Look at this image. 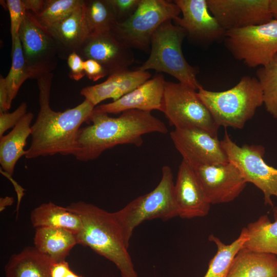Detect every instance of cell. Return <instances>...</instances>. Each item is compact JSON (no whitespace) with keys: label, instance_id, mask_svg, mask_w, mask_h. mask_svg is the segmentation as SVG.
Here are the masks:
<instances>
[{"label":"cell","instance_id":"6da1fadb","mask_svg":"<svg viewBox=\"0 0 277 277\" xmlns=\"http://www.w3.org/2000/svg\"><path fill=\"white\" fill-rule=\"evenodd\" d=\"M52 77L53 73H50L37 79L39 110L31 125V142L25 155L28 159L56 154L74 156L78 149V131L88 122L95 108L85 99L64 112L52 110L49 105Z\"/></svg>","mask_w":277,"mask_h":277},{"label":"cell","instance_id":"7a4b0ae2","mask_svg":"<svg viewBox=\"0 0 277 277\" xmlns=\"http://www.w3.org/2000/svg\"><path fill=\"white\" fill-rule=\"evenodd\" d=\"M88 122L91 124L81 128L77 138L76 160L87 162L97 159L108 149L118 145L141 146L143 136L156 132L168 133L165 124L151 112L129 110L118 117L93 110Z\"/></svg>","mask_w":277,"mask_h":277},{"label":"cell","instance_id":"3957f363","mask_svg":"<svg viewBox=\"0 0 277 277\" xmlns=\"http://www.w3.org/2000/svg\"><path fill=\"white\" fill-rule=\"evenodd\" d=\"M76 213L82 222L76 234L77 244L90 248L115 264L122 277H138L121 228L113 214L83 201L67 207Z\"/></svg>","mask_w":277,"mask_h":277},{"label":"cell","instance_id":"277c9868","mask_svg":"<svg viewBox=\"0 0 277 277\" xmlns=\"http://www.w3.org/2000/svg\"><path fill=\"white\" fill-rule=\"evenodd\" d=\"M197 94L219 127L242 129L264 104L259 82L248 75L228 90L216 92L201 87Z\"/></svg>","mask_w":277,"mask_h":277},{"label":"cell","instance_id":"5b68a950","mask_svg":"<svg viewBox=\"0 0 277 277\" xmlns=\"http://www.w3.org/2000/svg\"><path fill=\"white\" fill-rule=\"evenodd\" d=\"M186 36L185 30L173 24L172 20L165 22L152 37L149 57L136 69L168 73L179 83L197 91L202 87L196 78L198 69L187 62L182 50Z\"/></svg>","mask_w":277,"mask_h":277},{"label":"cell","instance_id":"8992f818","mask_svg":"<svg viewBox=\"0 0 277 277\" xmlns=\"http://www.w3.org/2000/svg\"><path fill=\"white\" fill-rule=\"evenodd\" d=\"M171 168L169 166H164L161 181L152 191L136 197L121 209L113 212L129 246L134 230L143 222L155 219L166 221L179 216Z\"/></svg>","mask_w":277,"mask_h":277},{"label":"cell","instance_id":"52a82bcc","mask_svg":"<svg viewBox=\"0 0 277 277\" xmlns=\"http://www.w3.org/2000/svg\"><path fill=\"white\" fill-rule=\"evenodd\" d=\"M181 13L173 1L141 0L135 12L127 20L117 22L111 31L130 48L148 53L152 37L158 28Z\"/></svg>","mask_w":277,"mask_h":277},{"label":"cell","instance_id":"ba28073f","mask_svg":"<svg viewBox=\"0 0 277 277\" xmlns=\"http://www.w3.org/2000/svg\"><path fill=\"white\" fill-rule=\"evenodd\" d=\"M162 112L175 129L197 128L217 137L219 127L196 90L188 86L166 81Z\"/></svg>","mask_w":277,"mask_h":277},{"label":"cell","instance_id":"9c48e42d","mask_svg":"<svg viewBox=\"0 0 277 277\" xmlns=\"http://www.w3.org/2000/svg\"><path fill=\"white\" fill-rule=\"evenodd\" d=\"M223 41L233 57L248 67L264 66L277 54V19L226 31Z\"/></svg>","mask_w":277,"mask_h":277},{"label":"cell","instance_id":"30bf717a","mask_svg":"<svg viewBox=\"0 0 277 277\" xmlns=\"http://www.w3.org/2000/svg\"><path fill=\"white\" fill-rule=\"evenodd\" d=\"M221 143L229 162L236 166L247 183L254 184L263 192L265 205L273 207L271 197H277V169L264 161L265 148L247 144L240 147L226 131Z\"/></svg>","mask_w":277,"mask_h":277},{"label":"cell","instance_id":"8fae6325","mask_svg":"<svg viewBox=\"0 0 277 277\" xmlns=\"http://www.w3.org/2000/svg\"><path fill=\"white\" fill-rule=\"evenodd\" d=\"M25 62L30 78L52 73L56 67L58 51L48 31L27 10L18 31Z\"/></svg>","mask_w":277,"mask_h":277},{"label":"cell","instance_id":"7c38bea8","mask_svg":"<svg viewBox=\"0 0 277 277\" xmlns=\"http://www.w3.org/2000/svg\"><path fill=\"white\" fill-rule=\"evenodd\" d=\"M170 136L183 160L191 166L229 162L221 141L206 131L194 127L174 129Z\"/></svg>","mask_w":277,"mask_h":277},{"label":"cell","instance_id":"4fadbf2b","mask_svg":"<svg viewBox=\"0 0 277 277\" xmlns=\"http://www.w3.org/2000/svg\"><path fill=\"white\" fill-rule=\"evenodd\" d=\"M211 14L226 31L263 24L273 19L270 0H207Z\"/></svg>","mask_w":277,"mask_h":277},{"label":"cell","instance_id":"5bb4252c","mask_svg":"<svg viewBox=\"0 0 277 277\" xmlns=\"http://www.w3.org/2000/svg\"><path fill=\"white\" fill-rule=\"evenodd\" d=\"M182 14L173 19L190 40L203 46L224 41L226 31L210 12L207 0H175Z\"/></svg>","mask_w":277,"mask_h":277},{"label":"cell","instance_id":"9a60e30c","mask_svg":"<svg viewBox=\"0 0 277 277\" xmlns=\"http://www.w3.org/2000/svg\"><path fill=\"white\" fill-rule=\"evenodd\" d=\"M191 167L211 204L226 203L234 200L247 183L236 166L229 162Z\"/></svg>","mask_w":277,"mask_h":277},{"label":"cell","instance_id":"2e32d148","mask_svg":"<svg viewBox=\"0 0 277 277\" xmlns=\"http://www.w3.org/2000/svg\"><path fill=\"white\" fill-rule=\"evenodd\" d=\"M76 53L84 61L91 59L98 62L108 75L128 69L135 61L132 49L111 31L89 35Z\"/></svg>","mask_w":277,"mask_h":277},{"label":"cell","instance_id":"e0dca14e","mask_svg":"<svg viewBox=\"0 0 277 277\" xmlns=\"http://www.w3.org/2000/svg\"><path fill=\"white\" fill-rule=\"evenodd\" d=\"M174 193L181 218L204 217L208 214L211 204L193 169L184 160L179 167Z\"/></svg>","mask_w":277,"mask_h":277},{"label":"cell","instance_id":"ac0fdd59","mask_svg":"<svg viewBox=\"0 0 277 277\" xmlns=\"http://www.w3.org/2000/svg\"><path fill=\"white\" fill-rule=\"evenodd\" d=\"M165 82L163 75L157 74L117 100L95 106L94 110L107 114L133 109L162 112Z\"/></svg>","mask_w":277,"mask_h":277},{"label":"cell","instance_id":"d6986e66","mask_svg":"<svg viewBox=\"0 0 277 277\" xmlns=\"http://www.w3.org/2000/svg\"><path fill=\"white\" fill-rule=\"evenodd\" d=\"M151 75L147 71L137 69L118 71L100 84L83 88L80 93L95 107L108 98L117 100L149 80Z\"/></svg>","mask_w":277,"mask_h":277},{"label":"cell","instance_id":"ffe728a7","mask_svg":"<svg viewBox=\"0 0 277 277\" xmlns=\"http://www.w3.org/2000/svg\"><path fill=\"white\" fill-rule=\"evenodd\" d=\"M83 5L64 19L44 27L56 45L59 58L67 60L70 54L77 51L89 35Z\"/></svg>","mask_w":277,"mask_h":277},{"label":"cell","instance_id":"44dd1931","mask_svg":"<svg viewBox=\"0 0 277 277\" xmlns=\"http://www.w3.org/2000/svg\"><path fill=\"white\" fill-rule=\"evenodd\" d=\"M33 114L27 113L7 134L0 137V164L5 175H13L16 164L25 156L27 140L31 134Z\"/></svg>","mask_w":277,"mask_h":277},{"label":"cell","instance_id":"7402d4cb","mask_svg":"<svg viewBox=\"0 0 277 277\" xmlns=\"http://www.w3.org/2000/svg\"><path fill=\"white\" fill-rule=\"evenodd\" d=\"M227 277H277V255L242 248L232 261Z\"/></svg>","mask_w":277,"mask_h":277},{"label":"cell","instance_id":"603a6c76","mask_svg":"<svg viewBox=\"0 0 277 277\" xmlns=\"http://www.w3.org/2000/svg\"><path fill=\"white\" fill-rule=\"evenodd\" d=\"M54 262L34 247H27L20 252L11 256L5 267V276L51 277L50 269Z\"/></svg>","mask_w":277,"mask_h":277},{"label":"cell","instance_id":"cb8c5ba5","mask_svg":"<svg viewBox=\"0 0 277 277\" xmlns=\"http://www.w3.org/2000/svg\"><path fill=\"white\" fill-rule=\"evenodd\" d=\"M76 244V235L68 230L51 227L35 229L34 247L55 262L65 261Z\"/></svg>","mask_w":277,"mask_h":277},{"label":"cell","instance_id":"d4e9b609","mask_svg":"<svg viewBox=\"0 0 277 277\" xmlns=\"http://www.w3.org/2000/svg\"><path fill=\"white\" fill-rule=\"evenodd\" d=\"M30 221L35 228H61L75 235L82 228V220L78 214L51 202L42 204L34 208L30 213Z\"/></svg>","mask_w":277,"mask_h":277},{"label":"cell","instance_id":"484cf974","mask_svg":"<svg viewBox=\"0 0 277 277\" xmlns=\"http://www.w3.org/2000/svg\"><path fill=\"white\" fill-rule=\"evenodd\" d=\"M272 210L273 222L267 215H263L247 225L248 239L242 248L277 255V206L273 207Z\"/></svg>","mask_w":277,"mask_h":277},{"label":"cell","instance_id":"4316f807","mask_svg":"<svg viewBox=\"0 0 277 277\" xmlns=\"http://www.w3.org/2000/svg\"><path fill=\"white\" fill-rule=\"evenodd\" d=\"M247 239L246 227L242 229L239 236L229 245L224 244L217 237L211 234L208 240L214 243L217 251L210 260L208 269L203 277H227L233 258L243 247Z\"/></svg>","mask_w":277,"mask_h":277},{"label":"cell","instance_id":"83f0119b","mask_svg":"<svg viewBox=\"0 0 277 277\" xmlns=\"http://www.w3.org/2000/svg\"><path fill=\"white\" fill-rule=\"evenodd\" d=\"M83 7L89 35L111 31L117 23L110 0H84Z\"/></svg>","mask_w":277,"mask_h":277},{"label":"cell","instance_id":"f1b7e54d","mask_svg":"<svg viewBox=\"0 0 277 277\" xmlns=\"http://www.w3.org/2000/svg\"><path fill=\"white\" fill-rule=\"evenodd\" d=\"M256 74L262 90L266 109L277 118V54L268 63L260 67Z\"/></svg>","mask_w":277,"mask_h":277},{"label":"cell","instance_id":"f546056e","mask_svg":"<svg viewBox=\"0 0 277 277\" xmlns=\"http://www.w3.org/2000/svg\"><path fill=\"white\" fill-rule=\"evenodd\" d=\"M30 78L29 72L26 65L18 35L12 46V64L9 73L5 78L6 88L10 107L21 85Z\"/></svg>","mask_w":277,"mask_h":277},{"label":"cell","instance_id":"4dcf8cb0","mask_svg":"<svg viewBox=\"0 0 277 277\" xmlns=\"http://www.w3.org/2000/svg\"><path fill=\"white\" fill-rule=\"evenodd\" d=\"M84 0H45L41 12L34 15L43 27L60 22L81 6Z\"/></svg>","mask_w":277,"mask_h":277},{"label":"cell","instance_id":"1f68e13d","mask_svg":"<svg viewBox=\"0 0 277 277\" xmlns=\"http://www.w3.org/2000/svg\"><path fill=\"white\" fill-rule=\"evenodd\" d=\"M6 6L10 15V33L13 46L18 35V31L25 17L27 10L22 0H7Z\"/></svg>","mask_w":277,"mask_h":277},{"label":"cell","instance_id":"d6a6232c","mask_svg":"<svg viewBox=\"0 0 277 277\" xmlns=\"http://www.w3.org/2000/svg\"><path fill=\"white\" fill-rule=\"evenodd\" d=\"M27 105L22 103L17 108L11 113H0V137L10 128H13L27 113Z\"/></svg>","mask_w":277,"mask_h":277},{"label":"cell","instance_id":"836d02e7","mask_svg":"<svg viewBox=\"0 0 277 277\" xmlns=\"http://www.w3.org/2000/svg\"><path fill=\"white\" fill-rule=\"evenodd\" d=\"M141 0H110L116 21L123 22L128 19L136 10Z\"/></svg>","mask_w":277,"mask_h":277},{"label":"cell","instance_id":"e575fe53","mask_svg":"<svg viewBox=\"0 0 277 277\" xmlns=\"http://www.w3.org/2000/svg\"><path fill=\"white\" fill-rule=\"evenodd\" d=\"M67 60L70 69V77L75 81L80 80L85 75L84 69V61L76 52L70 54Z\"/></svg>","mask_w":277,"mask_h":277},{"label":"cell","instance_id":"d590c367","mask_svg":"<svg viewBox=\"0 0 277 277\" xmlns=\"http://www.w3.org/2000/svg\"><path fill=\"white\" fill-rule=\"evenodd\" d=\"M85 75L90 80L95 82L108 75L105 69L97 61L88 59L84 61Z\"/></svg>","mask_w":277,"mask_h":277},{"label":"cell","instance_id":"8d00e7d4","mask_svg":"<svg viewBox=\"0 0 277 277\" xmlns=\"http://www.w3.org/2000/svg\"><path fill=\"white\" fill-rule=\"evenodd\" d=\"M51 277H83L73 272L65 260L54 262L51 267Z\"/></svg>","mask_w":277,"mask_h":277},{"label":"cell","instance_id":"74e56055","mask_svg":"<svg viewBox=\"0 0 277 277\" xmlns=\"http://www.w3.org/2000/svg\"><path fill=\"white\" fill-rule=\"evenodd\" d=\"M11 107L8 103V95L6 88L5 78L0 77V113L7 112Z\"/></svg>","mask_w":277,"mask_h":277},{"label":"cell","instance_id":"f35d334b","mask_svg":"<svg viewBox=\"0 0 277 277\" xmlns=\"http://www.w3.org/2000/svg\"><path fill=\"white\" fill-rule=\"evenodd\" d=\"M26 10L31 12L34 15L38 14L42 11L44 1L43 0H22Z\"/></svg>","mask_w":277,"mask_h":277},{"label":"cell","instance_id":"ab89813d","mask_svg":"<svg viewBox=\"0 0 277 277\" xmlns=\"http://www.w3.org/2000/svg\"><path fill=\"white\" fill-rule=\"evenodd\" d=\"M14 202L13 197L11 196H5L1 197L0 199V211L1 212L4 210L6 207L11 206L12 205Z\"/></svg>","mask_w":277,"mask_h":277},{"label":"cell","instance_id":"60d3db41","mask_svg":"<svg viewBox=\"0 0 277 277\" xmlns=\"http://www.w3.org/2000/svg\"><path fill=\"white\" fill-rule=\"evenodd\" d=\"M270 8L273 18L277 19V0H270Z\"/></svg>","mask_w":277,"mask_h":277}]
</instances>
